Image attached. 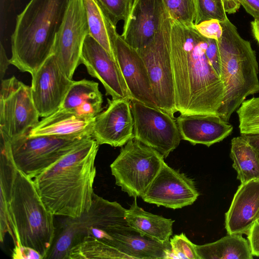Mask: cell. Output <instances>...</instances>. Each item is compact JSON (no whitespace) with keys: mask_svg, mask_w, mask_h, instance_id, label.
Masks as SVG:
<instances>
[{"mask_svg":"<svg viewBox=\"0 0 259 259\" xmlns=\"http://www.w3.org/2000/svg\"><path fill=\"white\" fill-rule=\"evenodd\" d=\"M99 145L93 137L88 139L33 179L54 215L77 218L90 209Z\"/></svg>","mask_w":259,"mask_h":259,"instance_id":"2","label":"cell"},{"mask_svg":"<svg viewBox=\"0 0 259 259\" xmlns=\"http://www.w3.org/2000/svg\"><path fill=\"white\" fill-rule=\"evenodd\" d=\"M168 15L162 0H134L121 35L132 48L142 49L154 36Z\"/></svg>","mask_w":259,"mask_h":259,"instance_id":"17","label":"cell"},{"mask_svg":"<svg viewBox=\"0 0 259 259\" xmlns=\"http://www.w3.org/2000/svg\"><path fill=\"white\" fill-rule=\"evenodd\" d=\"M196 247L200 259H252L253 256L248 241L241 234H228Z\"/></svg>","mask_w":259,"mask_h":259,"instance_id":"25","label":"cell"},{"mask_svg":"<svg viewBox=\"0 0 259 259\" xmlns=\"http://www.w3.org/2000/svg\"><path fill=\"white\" fill-rule=\"evenodd\" d=\"M31 76L34 105L39 117L48 116L60 108L74 80L61 70L53 54Z\"/></svg>","mask_w":259,"mask_h":259,"instance_id":"15","label":"cell"},{"mask_svg":"<svg viewBox=\"0 0 259 259\" xmlns=\"http://www.w3.org/2000/svg\"><path fill=\"white\" fill-rule=\"evenodd\" d=\"M112 235L117 248L131 259L172 258L169 241H158L127 224L114 227Z\"/></svg>","mask_w":259,"mask_h":259,"instance_id":"21","label":"cell"},{"mask_svg":"<svg viewBox=\"0 0 259 259\" xmlns=\"http://www.w3.org/2000/svg\"><path fill=\"white\" fill-rule=\"evenodd\" d=\"M172 24L169 14L149 42L137 50L147 69L157 107L174 116L177 111L170 56Z\"/></svg>","mask_w":259,"mask_h":259,"instance_id":"9","label":"cell"},{"mask_svg":"<svg viewBox=\"0 0 259 259\" xmlns=\"http://www.w3.org/2000/svg\"><path fill=\"white\" fill-rule=\"evenodd\" d=\"M164 157L156 150L132 139L110 165L116 184L130 196L142 197L161 169Z\"/></svg>","mask_w":259,"mask_h":259,"instance_id":"7","label":"cell"},{"mask_svg":"<svg viewBox=\"0 0 259 259\" xmlns=\"http://www.w3.org/2000/svg\"><path fill=\"white\" fill-rule=\"evenodd\" d=\"M89 34L116 61L109 34L110 19L97 0H83Z\"/></svg>","mask_w":259,"mask_h":259,"instance_id":"27","label":"cell"},{"mask_svg":"<svg viewBox=\"0 0 259 259\" xmlns=\"http://www.w3.org/2000/svg\"><path fill=\"white\" fill-rule=\"evenodd\" d=\"M106 109L95 118L92 137L99 145L122 147L134 139V118L129 99H107Z\"/></svg>","mask_w":259,"mask_h":259,"instance_id":"18","label":"cell"},{"mask_svg":"<svg viewBox=\"0 0 259 259\" xmlns=\"http://www.w3.org/2000/svg\"><path fill=\"white\" fill-rule=\"evenodd\" d=\"M259 214V179L241 183L225 213L228 234H247Z\"/></svg>","mask_w":259,"mask_h":259,"instance_id":"20","label":"cell"},{"mask_svg":"<svg viewBox=\"0 0 259 259\" xmlns=\"http://www.w3.org/2000/svg\"><path fill=\"white\" fill-rule=\"evenodd\" d=\"M95 118L84 117L59 108L51 115L43 117L29 131L28 135L30 137L39 135L66 137L92 136Z\"/></svg>","mask_w":259,"mask_h":259,"instance_id":"22","label":"cell"},{"mask_svg":"<svg viewBox=\"0 0 259 259\" xmlns=\"http://www.w3.org/2000/svg\"><path fill=\"white\" fill-rule=\"evenodd\" d=\"M206 38L194 26L172 20L170 56L175 105L180 114H214L223 101L224 88L206 55Z\"/></svg>","mask_w":259,"mask_h":259,"instance_id":"1","label":"cell"},{"mask_svg":"<svg viewBox=\"0 0 259 259\" xmlns=\"http://www.w3.org/2000/svg\"><path fill=\"white\" fill-rule=\"evenodd\" d=\"M199 195L192 179L164 162L141 198L147 203L176 209L192 205Z\"/></svg>","mask_w":259,"mask_h":259,"instance_id":"14","label":"cell"},{"mask_svg":"<svg viewBox=\"0 0 259 259\" xmlns=\"http://www.w3.org/2000/svg\"><path fill=\"white\" fill-rule=\"evenodd\" d=\"M230 157L241 183L259 179V157L253 147L242 135L232 139Z\"/></svg>","mask_w":259,"mask_h":259,"instance_id":"26","label":"cell"},{"mask_svg":"<svg viewBox=\"0 0 259 259\" xmlns=\"http://www.w3.org/2000/svg\"><path fill=\"white\" fill-rule=\"evenodd\" d=\"M206 56L213 69L221 77V62L217 40L208 38H206Z\"/></svg>","mask_w":259,"mask_h":259,"instance_id":"34","label":"cell"},{"mask_svg":"<svg viewBox=\"0 0 259 259\" xmlns=\"http://www.w3.org/2000/svg\"><path fill=\"white\" fill-rule=\"evenodd\" d=\"M246 11L254 19L259 18V0H239Z\"/></svg>","mask_w":259,"mask_h":259,"instance_id":"37","label":"cell"},{"mask_svg":"<svg viewBox=\"0 0 259 259\" xmlns=\"http://www.w3.org/2000/svg\"><path fill=\"white\" fill-rule=\"evenodd\" d=\"M91 137H30L27 133L9 142L16 167L33 179Z\"/></svg>","mask_w":259,"mask_h":259,"instance_id":"8","label":"cell"},{"mask_svg":"<svg viewBox=\"0 0 259 259\" xmlns=\"http://www.w3.org/2000/svg\"><path fill=\"white\" fill-rule=\"evenodd\" d=\"M176 122L182 139L193 145L209 147L223 141L233 130L232 124L214 114H180Z\"/></svg>","mask_w":259,"mask_h":259,"instance_id":"19","label":"cell"},{"mask_svg":"<svg viewBox=\"0 0 259 259\" xmlns=\"http://www.w3.org/2000/svg\"><path fill=\"white\" fill-rule=\"evenodd\" d=\"M220 23L223 33L217 43L224 94L218 115L228 122L248 96L259 93L258 65L255 51L236 26L228 18Z\"/></svg>","mask_w":259,"mask_h":259,"instance_id":"6","label":"cell"},{"mask_svg":"<svg viewBox=\"0 0 259 259\" xmlns=\"http://www.w3.org/2000/svg\"><path fill=\"white\" fill-rule=\"evenodd\" d=\"M8 203L15 246L30 248L47 258L56 237L54 214L41 200L33 180L17 169Z\"/></svg>","mask_w":259,"mask_h":259,"instance_id":"5","label":"cell"},{"mask_svg":"<svg viewBox=\"0 0 259 259\" xmlns=\"http://www.w3.org/2000/svg\"><path fill=\"white\" fill-rule=\"evenodd\" d=\"M251 24L252 34L259 44V18L254 19Z\"/></svg>","mask_w":259,"mask_h":259,"instance_id":"40","label":"cell"},{"mask_svg":"<svg viewBox=\"0 0 259 259\" xmlns=\"http://www.w3.org/2000/svg\"><path fill=\"white\" fill-rule=\"evenodd\" d=\"M70 0H30L17 15L11 37V64L34 74L52 55Z\"/></svg>","mask_w":259,"mask_h":259,"instance_id":"4","label":"cell"},{"mask_svg":"<svg viewBox=\"0 0 259 259\" xmlns=\"http://www.w3.org/2000/svg\"><path fill=\"white\" fill-rule=\"evenodd\" d=\"M11 64L10 59L7 57L5 48L1 42L0 47V77L1 79H3L5 73L8 68L9 65Z\"/></svg>","mask_w":259,"mask_h":259,"instance_id":"38","label":"cell"},{"mask_svg":"<svg viewBox=\"0 0 259 259\" xmlns=\"http://www.w3.org/2000/svg\"><path fill=\"white\" fill-rule=\"evenodd\" d=\"M80 63L85 66L92 76L100 80L106 95L110 96L112 99L132 100L117 62L89 34L84 41Z\"/></svg>","mask_w":259,"mask_h":259,"instance_id":"16","label":"cell"},{"mask_svg":"<svg viewBox=\"0 0 259 259\" xmlns=\"http://www.w3.org/2000/svg\"><path fill=\"white\" fill-rule=\"evenodd\" d=\"M126 209L116 201L93 195L89 210L77 218L65 217L60 223L47 258L131 259L116 246L112 230L127 225Z\"/></svg>","mask_w":259,"mask_h":259,"instance_id":"3","label":"cell"},{"mask_svg":"<svg viewBox=\"0 0 259 259\" xmlns=\"http://www.w3.org/2000/svg\"><path fill=\"white\" fill-rule=\"evenodd\" d=\"M125 220L128 226L158 241H169L174 220L147 212L139 206L137 198L126 210Z\"/></svg>","mask_w":259,"mask_h":259,"instance_id":"24","label":"cell"},{"mask_svg":"<svg viewBox=\"0 0 259 259\" xmlns=\"http://www.w3.org/2000/svg\"><path fill=\"white\" fill-rule=\"evenodd\" d=\"M247 235L253 255L259 256V222L255 221Z\"/></svg>","mask_w":259,"mask_h":259,"instance_id":"35","label":"cell"},{"mask_svg":"<svg viewBox=\"0 0 259 259\" xmlns=\"http://www.w3.org/2000/svg\"><path fill=\"white\" fill-rule=\"evenodd\" d=\"M111 21L109 34L116 62L125 81L132 100L157 107L148 72L137 50L128 45L116 31Z\"/></svg>","mask_w":259,"mask_h":259,"instance_id":"13","label":"cell"},{"mask_svg":"<svg viewBox=\"0 0 259 259\" xmlns=\"http://www.w3.org/2000/svg\"><path fill=\"white\" fill-rule=\"evenodd\" d=\"M14 258H41L42 256L34 249L26 247L15 246L12 253Z\"/></svg>","mask_w":259,"mask_h":259,"instance_id":"36","label":"cell"},{"mask_svg":"<svg viewBox=\"0 0 259 259\" xmlns=\"http://www.w3.org/2000/svg\"><path fill=\"white\" fill-rule=\"evenodd\" d=\"M256 221L259 222V214H258V217L257 218V219H256Z\"/></svg>","mask_w":259,"mask_h":259,"instance_id":"41","label":"cell"},{"mask_svg":"<svg viewBox=\"0 0 259 259\" xmlns=\"http://www.w3.org/2000/svg\"><path fill=\"white\" fill-rule=\"evenodd\" d=\"M89 34L83 0H70L52 53L61 70L70 79L81 64L84 41Z\"/></svg>","mask_w":259,"mask_h":259,"instance_id":"12","label":"cell"},{"mask_svg":"<svg viewBox=\"0 0 259 259\" xmlns=\"http://www.w3.org/2000/svg\"><path fill=\"white\" fill-rule=\"evenodd\" d=\"M196 30L203 36L218 40L221 37L223 29L217 19H210L194 25Z\"/></svg>","mask_w":259,"mask_h":259,"instance_id":"33","label":"cell"},{"mask_svg":"<svg viewBox=\"0 0 259 259\" xmlns=\"http://www.w3.org/2000/svg\"><path fill=\"white\" fill-rule=\"evenodd\" d=\"M225 12L228 14L236 13L240 7L239 0H222Z\"/></svg>","mask_w":259,"mask_h":259,"instance_id":"39","label":"cell"},{"mask_svg":"<svg viewBox=\"0 0 259 259\" xmlns=\"http://www.w3.org/2000/svg\"><path fill=\"white\" fill-rule=\"evenodd\" d=\"M236 112L241 135L259 133V97L245 100Z\"/></svg>","mask_w":259,"mask_h":259,"instance_id":"28","label":"cell"},{"mask_svg":"<svg viewBox=\"0 0 259 259\" xmlns=\"http://www.w3.org/2000/svg\"><path fill=\"white\" fill-rule=\"evenodd\" d=\"M171 19L185 26L194 25L196 8L194 0H162Z\"/></svg>","mask_w":259,"mask_h":259,"instance_id":"29","label":"cell"},{"mask_svg":"<svg viewBox=\"0 0 259 259\" xmlns=\"http://www.w3.org/2000/svg\"><path fill=\"white\" fill-rule=\"evenodd\" d=\"M172 253L176 258L200 259L196 251V245L182 233L169 239Z\"/></svg>","mask_w":259,"mask_h":259,"instance_id":"32","label":"cell"},{"mask_svg":"<svg viewBox=\"0 0 259 259\" xmlns=\"http://www.w3.org/2000/svg\"><path fill=\"white\" fill-rule=\"evenodd\" d=\"M218 1H221V2H222V0H218Z\"/></svg>","mask_w":259,"mask_h":259,"instance_id":"42","label":"cell"},{"mask_svg":"<svg viewBox=\"0 0 259 259\" xmlns=\"http://www.w3.org/2000/svg\"><path fill=\"white\" fill-rule=\"evenodd\" d=\"M31 88L15 76L1 80L0 134L11 140L29 132L39 122Z\"/></svg>","mask_w":259,"mask_h":259,"instance_id":"10","label":"cell"},{"mask_svg":"<svg viewBox=\"0 0 259 259\" xmlns=\"http://www.w3.org/2000/svg\"><path fill=\"white\" fill-rule=\"evenodd\" d=\"M112 23L115 26L120 20H125L134 0H97Z\"/></svg>","mask_w":259,"mask_h":259,"instance_id":"31","label":"cell"},{"mask_svg":"<svg viewBox=\"0 0 259 259\" xmlns=\"http://www.w3.org/2000/svg\"><path fill=\"white\" fill-rule=\"evenodd\" d=\"M194 2L196 8L194 25L210 19H217L222 22L228 19L222 2L218 0H194Z\"/></svg>","mask_w":259,"mask_h":259,"instance_id":"30","label":"cell"},{"mask_svg":"<svg viewBox=\"0 0 259 259\" xmlns=\"http://www.w3.org/2000/svg\"><path fill=\"white\" fill-rule=\"evenodd\" d=\"M103 96L98 82L83 79L73 81L60 108L95 118L102 110Z\"/></svg>","mask_w":259,"mask_h":259,"instance_id":"23","label":"cell"},{"mask_svg":"<svg viewBox=\"0 0 259 259\" xmlns=\"http://www.w3.org/2000/svg\"><path fill=\"white\" fill-rule=\"evenodd\" d=\"M134 139L166 158L182 139L176 119L163 110L131 100Z\"/></svg>","mask_w":259,"mask_h":259,"instance_id":"11","label":"cell"}]
</instances>
